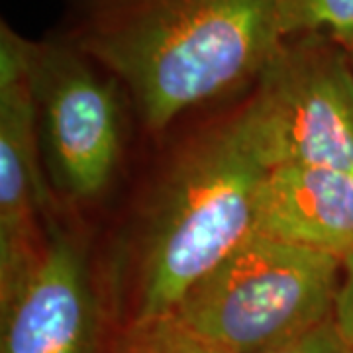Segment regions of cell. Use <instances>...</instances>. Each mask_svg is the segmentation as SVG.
Segmentation results:
<instances>
[{"label":"cell","mask_w":353,"mask_h":353,"mask_svg":"<svg viewBox=\"0 0 353 353\" xmlns=\"http://www.w3.org/2000/svg\"><path fill=\"white\" fill-rule=\"evenodd\" d=\"M81 245L55 222L36 267L0 296V353H112Z\"/></svg>","instance_id":"obj_7"},{"label":"cell","mask_w":353,"mask_h":353,"mask_svg":"<svg viewBox=\"0 0 353 353\" xmlns=\"http://www.w3.org/2000/svg\"><path fill=\"white\" fill-rule=\"evenodd\" d=\"M334 324L353 350V253L343 259L340 290L334 308Z\"/></svg>","instance_id":"obj_12"},{"label":"cell","mask_w":353,"mask_h":353,"mask_svg":"<svg viewBox=\"0 0 353 353\" xmlns=\"http://www.w3.org/2000/svg\"><path fill=\"white\" fill-rule=\"evenodd\" d=\"M238 120L267 169L318 165L353 175L352 53L318 34L285 39Z\"/></svg>","instance_id":"obj_4"},{"label":"cell","mask_w":353,"mask_h":353,"mask_svg":"<svg viewBox=\"0 0 353 353\" xmlns=\"http://www.w3.org/2000/svg\"><path fill=\"white\" fill-rule=\"evenodd\" d=\"M32 88L39 148L55 187L92 201L112 183L122 152L120 83L102 79L71 43H34Z\"/></svg>","instance_id":"obj_5"},{"label":"cell","mask_w":353,"mask_h":353,"mask_svg":"<svg viewBox=\"0 0 353 353\" xmlns=\"http://www.w3.org/2000/svg\"><path fill=\"white\" fill-rule=\"evenodd\" d=\"M252 234L328 253H353V175L318 165H279L257 192Z\"/></svg>","instance_id":"obj_8"},{"label":"cell","mask_w":353,"mask_h":353,"mask_svg":"<svg viewBox=\"0 0 353 353\" xmlns=\"http://www.w3.org/2000/svg\"><path fill=\"white\" fill-rule=\"evenodd\" d=\"M350 53H352V61H353V50H352V51H350Z\"/></svg>","instance_id":"obj_13"},{"label":"cell","mask_w":353,"mask_h":353,"mask_svg":"<svg viewBox=\"0 0 353 353\" xmlns=\"http://www.w3.org/2000/svg\"><path fill=\"white\" fill-rule=\"evenodd\" d=\"M32 48L0 24V296L28 277L48 243L39 228L50 190L39 169Z\"/></svg>","instance_id":"obj_6"},{"label":"cell","mask_w":353,"mask_h":353,"mask_svg":"<svg viewBox=\"0 0 353 353\" xmlns=\"http://www.w3.org/2000/svg\"><path fill=\"white\" fill-rule=\"evenodd\" d=\"M267 353H353V350L341 338L334 320H330L301 338Z\"/></svg>","instance_id":"obj_11"},{"label":"cell","mask_w":353,"mask_h":353,"mask_svg":"<svg viewBox=\"0 0 353 353\" xmlns=\"http://www.w3.org/2000/svg\"><path fill=\"white\" fill-rule=\"evenodd\" d=\"M285 0H77L69 41L114 77L143 126L255 83L285 41Z\"/></svg>","instance_id":"obj_1"},{"label":"cell","mask_w":353,"mask_h":353,"mask_svg":"<svg viewBox=\"0 0 353 353\" xmlns=\"http://www.w3.org/2000/svg\"><path fill=\"white\" fill-rule=\"evenodd\" d=\"M285 38L318 34L353 50V0H285Z\"/></svg>","instance_id":"obj_10"},{"label":"cell","mask_w":353,"mask_h":353,"mask_svg":"<svg viewBox=\"0 0 353 353\" xmlns=\"http://www.w3.org/2000/svg\"><path fill=\"white\" fill-rule=\"evenodd\" d=\"M112 353H232L175 314L132 318L114 332Z\"/></svg>","instance_id":"obj_9"},{"label":"cell","mask_w":353,"mask_h":353,"mask_svg":"<svg viewBox=\"0 0 353 353\" xmlns=\"http://www.w3.org/2000/svg\"><path fill=\"white\" fill-rule=\"evenodd\" d=\"M267 171L238 114L176 155L139 226L130 320L173 314L190 287L252 234Z\"/></svg>","instance_id":"obj_2"},{"label":"cell","mask_w":353,"mask_h":353,"mask_svg":"<svg viewBox=\"0 0 353 353\" xmlns=\"http://www.w3.org/2000/svg\"><path fill=\"white\" fill-rule=\"evenodd\" d=\"M343 261L250 234L173 314L232 353H267L334 320Z\"/></svg>","instance_id":"obj_3"}]
</instances>
